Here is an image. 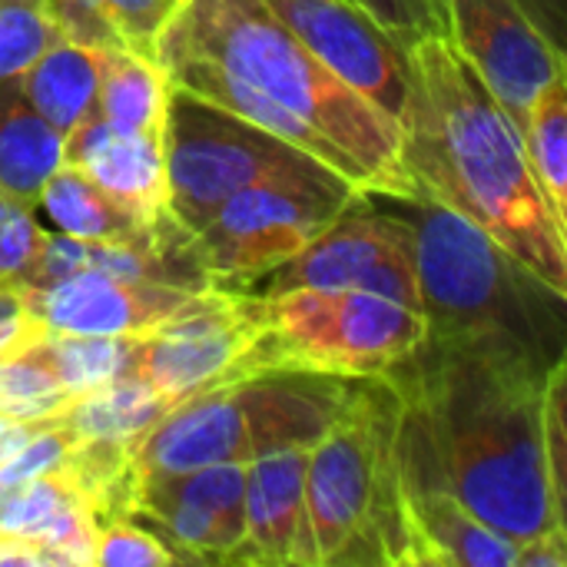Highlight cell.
<instances>
[{
	"mask_svg": "<svg viewBox=\"0 0 567 567\" xmlns=\"http://www.w3.org/2000/svg\"><path fill=\"white\" fill-rule=\"evenodd\" d=\"M449 40L492 96L525 126L535 100L565 80V53L522 0H445Z\"/></svg>",
	"mask_w": 567,
	"mask_h": 567,
	"instance_id": "13",
	"label": "cell"
},
{
	"mask_svg": "<svg viewBox=\"0 0 567 567\" xmlns=\"http://www.w3.org/2000/svg\"><path fill=\"white\" fill-rule=\"evenodd\" d=\"M289 289H365L419 309L412 226L389 196L362 193L306 249L236 292L276 296Z\"/></svg>",
	"mask_w": 567,
	"mask_h": 567,
	"instance_id": "10",
	"label": "cell"
},
{
	"mask_svg": "<svg viewBox=\"0 0 567 567\" xmlns=\"http://www.w3.org/2000/svg\"><path fill=\"white\" fill-rule=\"evenodd\" d=\"M415 239L425 342L548 372L565 359V299L485 229L429 196H389Z\"/></svg>",
	"mask_w": 567,
	"mask_h": 567,
	"instance_id": "4",
	"label": "cell"
},
{
	"mask_svg": "<svg viewBox=\"0 0 567 567\" xmlns=\"http://www.w3.org/2000/svg\"><path fill=\"white\" fill-rule=\"evenodd\" d=\"M43 342L56 375L63 379L73 399L130 372L133 339L126 336H47L43 332Z\"/></svg>",
	"mask_w": 567,
	"mask_h": 567,
	"instance_id": "27",
	"label": "cell"
},
{
	"mask_svg": "<svg viewBox=\"0 0 567 567\" xmlns=\"http://www.w3.org/2000/svg\"><path fill=\"white\" fill-rule=\"evenodd\" d=\"M179 561L183 555L166 548L163 538L140 522H110L96 532L93 567H166Z\"/></svg>",
	"mask_w": 567,
	"mask_h": 567,
	"instance_id": "33",
	"label": "cell"
},
{
	"mask_svg": "<svg viewBox=\"0 0 567 567\" xmlns=\"http://www.w3.org/2000/svg\"><path fill=\"white\" fill-rule=\"evenodd\" d=\"M163 166L166 206L186 233H196L239 189L269 179H346L312 153L173 83L163 113Z\"/></svg>",
	"mask_w": 567,
	"mask_h": 567,
	"instance_id": "8",
	"label": "cell"
},
{
	"mask_svg": "<svg viewBox=\"0 0 567 567\" xmlns=\"http://www.w3.org/2000/svg\"><path fill=\"white\" fill-rule=\"evenodd\" d=\"M249 306L256 332L239 379L256 372L385 375L425 336L415 306L365 289H289L249 296Z\"/></svg>",
	"mask_w": 567,
	"mask_h": 567,
	"instance_id": "7",
	"label": "cell"
},
{
	"mask_svg": "<svg viewBox=\"0 0 567 567\" xmlns=\"http://www.w3.org/2000/svg\"><path fill=\"white\" fill-rule=\"evenodd\" d=\"M37 206L56 223V233L93 239V243L96 239H150L176 226L173 213L159 219H146L136 209L113 199L110 193H103L86 173L66 163L43 183Z\"/></svg>",
	"mask_w": 567,
	"mask_h": 567,
	"instance_id": "20",
	"label": "cell"
},
{
	"mask_svg": "<svg viewBox=\"0 0 567 567\" xmlns=\"http://www.w3.org/2000/svg\"><path fill=\"white\" fill-rule=\"evenodd\" d=\"M169 80L153 53L113 47L103 50L100 66V120L120 133H143L163 140Z\"/></svg>",
	"mask_w": 567,
	"mask_h": 567,
	"instance_id": "23",
	"label": "cell"
},
{
	"mask_svg": "<svg viewBox=\"0 0 567 567\" xmlns=\"http://www.w3.org/2000/svg\"><path fill=\"white\" fill-rule=\"evenodd\" d=\"M399 482L412 565L518 567L522 545L475 518L449 492L405 415L399 419Z\"/></svg>",
	"mask_w": 567,
	"mask_h": 567,
	"instance_id": "15",
	"label": "cell"
},
{
	"mask_svg": "<svg viewBox=\"0 0 567 567\" xmlns=\"http://www.w3.org/2000/svg\"><path fill=\"white\" fill-rule=\"evenodd\" d=\"M252 332L256 319L246 292L206 289L189 309L133 339L130 372L173 409L236 382Z\"/></svg>",
	"mask_w": 567,
	"mask_h": 567,
	"instance_id": "11",
	"label": "cell"
},
{
	"mask_svg": "<svg viewBox=\"0 0 567 567\" xmlns=\"http://www.w3.org/2000/svg\"><path fill=\"white\" fill-rule=\"evenodd\" d=\"M37 425H23V422H10V419H0V465L33 435Z\"/></svg>",
	"mask_w": 567,
	"mask_h": 567,
	"instance_id": "38",
	"label": "cell"
},
{
	"mask_svg": "<svg viewBox=\"0 0 567 567\" xmlns=\"http://www.w3.org/2000/svg\"><path fill=\"white\" fill-rule=\"evenodd\" d=\"M70 389L56 375L43 336L0 355V419L40 425L66 412Z\"/></svg>",
	"mask_w": 567,
	"mask_h": 567,
	"instance_id": "25",
	"label": "cell"
},
{
	"mask_svg": "<svg viewBox=\"0 0 567 567\" xmlns=\"http://www.w3.org/2000/svg\"><path fill=\"white\" fill-rule=\"evenodd\" d=\"M60 40L43 0H13L0 7V80L23 73L50 43Z\"/></svg>",
	"mask_w": 567,
	"mask_h": 567,
	"instance_id": "29",
	"label": "cell"
},
{
	"mask_svg": "<svg viewBox=\"0 0 567 567\" xmlns=\"http://www.w3.org/2000/svg\"><path fill=\"white\" fill-rule=\"evenodd\" d=\"M355 3L365 7L389 33H395L405 43L429 33L449 37L445 0H355Z\"/></svg>",
	"mask_w": 567,
	"mask_h": 567,
	"instance_id": "34",
	"label": "cell"
},
{
	"mask_svg": "<svg viewBox=\"0 0 567 567\" xmlns=\"http://www.w3.org/2000/svg\"><path fill=\"white\" fill-rule=\"evenodd\" d=\"M173 538L183 561L239 565L246 545V465L140 475L136 515Z\"/></svg>",
	"mask_w": 567,
	"mask_h": 567,
	"instance_id": "14",
	"label": "cell"
},
{
	"mask_svg": "<svg viewBox=\"0 0 567 567\" xmlns=\"http://www.w3.org/2000/svg\"><path fill=\"white\" fill-rule=\"evenodd\" d=\"M402 395L385 375L355 395L306 455V512L316 567L412 565L399 482Z\"/></svg>",
	"mask_w": 567,
	"mask_h": 567,
	"instance_id": "5",
	"label": "cell"
},
{
	"mask_svg": "<svg viewBox=\"0 0 567 567\" xmlns=\"http://www.w3.org/2000/svg\"><path fill=\"white\" fill-rule=\"evenodd\" d=\"M166 53L199 56L316 126L362 169L369 193L422 196L399 156V123L319 63L262 0H176L153 43V56Z\"/></svg>",
	"mask_w": 567,
	"mask_h": 567,
	"instance_id": "3",
	"label": "cell"
},
{
	"mask_svg": "<svg viewBox=\"0 0 567 567\" xmlns=\"http://www.w3.org/2000/svg\"><path fill=\"white\" fill-rule=\"evenodd\" d=\"M60 166L63 133L30 106L17 76L0 80V189L37 209L43 183Z\"/></svg>",
	"mask_w": 567,
	"mask_h": 567,
	"instance_id": "21",
	"label": "cell"
},
{
	"mask_svg": "<svg viewBox=\"0 0 567 567\" xmlns=\"http://www.w3.org/2000/svg\"><path fill=\"white\" fill-rule=\"evenodd\" d=\"M359 379L256 372L173 405L136 445L140 475L249 465L279 449H312L346 412Z\"/></svg>",
	"mask_w": 567,
	"mask_h": 567,
	"instance_id": "6",
	"label": "cell"
},
{
	"mask_svg": "<svg viewBox=\"0 0 567 567\" xmlns=\"http://www.w3.org/2000/svg\"><path fill=\"white\" fill-rule=\"evenodd\" d=\"M299 43L326 63L346 86L392 116L402 130V113L412 90L409 43L389 33L355 0H262Z\"/></svg>",
	"mask_w": 567,
	"mask_h": 567,
	"instance_id": "12",
	"label": "cell"
},
{
	"mask_svg": "<svg viewBox=\"0 0 567 567\" xmlns=\"http://www.w3.org/2000/svg\"><path fill=\"white\" fill-rule=\"evenodd\" d=\"M40 336H43L40 326L27 312L23 286L20 282H0V355L27 346Z\"/></svg>",
	"mask_w": 567,
	"mask_h": 567,
	"instance_id": "35",
	"label": "cell"
},
{
	"mask_svg": "<svg viewBox=\"0 0 567 567\" xmlns=\"http://www.w3.org/2000/svg\"><path fill=\"white\" fill-rule=\"evenodd\" d=\"M0 567H47L37 542L0 532Z\"/></svg>",
	"mask_w": 567,
	"mask_h": 567,
	"instance_id": "37",
	"label": "cell"
},
{
	"mask_svg": "<svg viewBox=\"0 0 567 567\" xmlns=\"http://www.w3.org/2000/svg\"><path fill=\"white\" fill-rule=\"evenodd\" d=\"M518 567H567V535L548 532L518 551Z\"/></svg>",
	"mask_w": 567,
	"mask_h": 567,
	"instance_id": "36",
	"label": "cell"
},
{
	"mask_svg": "<svg viewBox=\"0 0 567 567\" xmlns=\"http://www.w3.org/2000/svg\"><path fill=\"white\" fill-rule=\"evenodd\" d=\"M73 488L63 475H43L17 485H0V532L37 538L70 502Z\"/></svg>",
	"mask_w": 567,
	"mask_h": 567,
	"instance_id": "28",
	"label": "cell"
},
{
	"mask_svg": "<svg viewBox=\"0 0 567 567\" xmlns=\"http://www.w3.org/2000/svg\"><path fill=\"white\" fill-rule=\"evenodd\" d=\"M76 449V435L56 419L40 422L33 435L0 465V485H17L43 475H63L66 462Z\"/></svg>",
	"mask_w": 567,
	"mask_h": 567,
	"instance_id": "31",
	"label": "cell"
},
{
	"mask_svg": "<svg viewBox=\"0 0 567 567\" xmlns=\"http://www.w3.org/2000/svg\"><path fill=\"white\" fill-rule=\"evenodd\" d=\"M412 90L399 156L419 193L485 229L567 296V233L525 153V133L445 33L409 43Z\"/></svg>",
	"mask_w": 567,
	"mask_h": 567,
	"instance_id": "2",
	"label": "cell"
},
{
	"mask_svg": "<svg viewBox=\"0 0 567 567\" xmlns=\"http://www.w3.org/2000/svg\"><path fill=\"white\" fill-rule=\"evenodd\" d=\"M23 286V282H20ZM206 289L130 282L80 269L47 286H23L27 312L47 336H146L189 309Z\"/></svg>",
	"mask_w": 567,
	"mask_h": 567,
	"instance_id": "16",
	"label": "cell"
},
{
	"mask_svg": "<svg viewBox=\"0 0 567 567\" xmlns=\"http://www.w3.org/2000/svg\"><path fill=\"white\" fill-rule=\"evenodd\" d=\"M169 412V405L133 372L76 395L60 425H66L80 442H143V435Z\"/></svg>",
	"mask_w": 567,
	"mask_h": 567,
	"instance_id": "24",
	"label": "cell"
},
{
	"mask_svg": "<svg viewBox=\"0 0 567 567\" xmlns=\"http://www.w3.org/2000/svg\"><path fill=\"white\" fill-rule=\"evenodd\" d=\"M47 229L37 209L0 189V282H23L40 256Z\"/></svg>",
	"mask_w": 567,
	"mask_h": 567,
	"instance_id": "32",
	"label": "cell"
},
{
	"mask_svg": "<svg viewBox=\"0 0 567 567\" xmlns=\"http://www.w3.org/2000/svg\"><path fill=\"white\" fill-rule=\"evenodd\" d=\"M3 3H13V0H0V7H3Z\"/></svg>",
	"mask_w": 567,
	"mask_h": 567,
	"instance_id": "39",
	"label": "cell"
},
{
	"mask_svg": "<svg viewBox=\"0 0 567 567\" xmlns=\"http://www.w3.org/2000/svg\"><path fill=\"white\" fill-rule=\"evenodd\" d=\"M100 66L103 50L60 37L17 73V83L30 106L66 136L73 126L100 116Z\"/></svg>",
	"mask_w": 567,
	"mask_h": 567,
	"instance_id": "19",
	"label": "cell"
},
{
	"mask_svg": "<svg viewBox=\"0 0 567 567\" xmlns=\"http://www.w3.org/2000/svg\"><path fill=\"white\" fill-rule=\"evenodd\" d=\"M548 372L425 339L385 372L435 475L475 518L515 545L548 532L567 535L542 445Z\"/></svg>",
	"mask_w": 567,
	"mask_h": 567,
	"instance_id": "1",
	"label": "cell"
},
{
	"mask_svg": "<svg viewBox=\"0 0 567 567\" xmlns=\"http://www.w3.org/2000/svg\"><path fill=\"white\" fill-rule=\"evenodd\" d=\"M567 359H561L548 379L542 395V445H545V465L551 482L555 512L567 525Z\"/></svg>",
	"mask_w": 567,
	"mask_h": 567,
	"instance_id": "30",
	"label": "cell"
},
{
	"mask_svg": "<svg viewBox=\"0 0 567 567\" xmlns=\"http://www.w3.org/2000/svg\"><path fill=\"white\" fill-rule=\"evenodd\" d=\"M63 163L86 173L103 193L146 219L169 213L163 140L156 136L120 133L93 116L63 136Z\"/></svg>",
	"mask_w": 567,
	"mask_h": 567,
	"instance_id": "18",
	"label": "cell"
},
{
	"mask_svg": "<svg viewBox=\"0 0 567 567\" xmlns=\"http://www.w3.org/2000/svg\"><path fill=\"white\" fill-rule=\"evenodd\" d=\"M306 455L309 449H279L246 465V545L239 565L316 567Z\"/></svg>",
	"mask_w": 567,
	"mask_h": 567,
	"instance_id": "17",
	"label": "cell"
},
{
	"mask_svg": "<svg viewBox=\"0 0 567 567\" xmlns=\"http://www.w3.org/2000/svg\"><path fill=\"white\" fill-rule=\"evenodd\" d=\"M176 0H43L63 40L96 50L130 47L153 53L156 33Z\"/></svg>",
	"mask_w": 567,
	"mask_h": 567,
	"instance_id": "22",
	"label": "cell"
},
{
	"mask_svg": "<svg viewBox=\"0 0 567 567\" xmlns=\"http://www.w3.org/2000/svg\"><path fill=\"white\" fill-rule=\"evenodd\" d=\"M522 133L535 179L567 223V80H555L535 100Z\"/></svg>",
	"mask_w": 567,
	"mask_h": 567,
	"instance_id": "26",
	"label": "cell"
},
{
	"mask_svg": "<svg viewBox=\"0 0 567 567\" xmlns=\"http://www.w3.org/2000/svg\"><path fill=\"white\" fill-rule=\"evenodd\" d=\"M362 193L349 179H269L239 189L193 233V256L216 289H239L306 249Z\"/></svg>",
	"mask_w": 567,
	"mask_h": 567,
	"instance_id": "9",
	"label": "cell"
}]
</instances>
